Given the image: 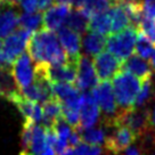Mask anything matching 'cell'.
I'll return each mask as SVG.
<instances>
[{
    "label": "cell",
    "mask_w": 155,
    "mask_h": 155,
    "mask_svg": "<svg viewBox=\"0 0 155 155\" xmlns=\"http://www.w3.org/2000/svg\"><path fill=\"white\" fill-rule=\"evenodd\" d=\"M62 155H75V154H74V150H72V148H68Z\"/></svg>",
    "instance_id": "cell-38"
},
{
    "label": "cell",
    "mask_w": 155,
    "mask_h": 155,
    "mask_svg": "<svg viewBox=\"0 0 155 155\" xmlns=\"http://www.w3.org/2000/svg\"><path fill=\"white\" fill-rule=\"evenodd\" d=\"M47 139H46V130L42 126H33L32 130V139H31V145H30L29 153L39 155L41 154L47 148Z\"/></svg>",
    "instance_id": "cell-24"
},
{
    "label": "cell",
    "mask_w": 155,
    "mask_h": 155,
    "mask_svg": "<svg viewBox=\"0 0 155 155\" xmlns=\"http://www.w3.org/2000/svg\"><path fill=\"white\" fill-rule=\"evenodd\" d=\"M108 13L111 15L112 19V34L120 33L123 30L130 26L129 16L121 4H119V2L114 4L110 8Z\"/></svg>",
    "instance_id": "cell-21"
},
{
    "label": "cell",
    "mask_w": 155,
    "mask_h": 155,
    "mask_svg": "<svg viewBox=\"0 0 155 155\" xmlns=\"http://www.w3.org/2000/svg\"><path fill=\"white\" fill-rule=\"evenodd\" d=\"M101 117V110L90 92H82L80 107V126L79 129H90ZM77 128V129H78Z\"/></svg>",
    "instance_id": "cell-13"
},
{
    "label": "cell",
    "mask_w": 155,
    "mask_h": 155,
    "mask_svg": "<svg viewBox=\"0 0 155 155\" xmlns=\"http://www.w3.org/2000/svg\"><path fill=\"white\" fill-rule=\"evenodd\" d=\"M88 30L95 33L102 34L104 37L112 34V19L108 10L105 13L92 15L90 17Z\"/></svg>",
    "instance_id": "cell-22"
},
{
    "label": "cell",
    "mask_w": 155,
    "mask_h": 155,
    "mask_svg": "<svg viewBox=\"0 0 155 155\" xmlns=\"http://www.w3.org/2000/svg\"><path fill=\"white\" fill-rule=\"evenodd\" d=\"M135 51H136V55L139 56V57H141L143 59L150 58L152 57V55H153L155 51L154 47H153V44H152L150 40L146 38L141 32L138 33V38H137V42H136Z\"/></svg>",
    "instance_id": "cell-26"
},
{
    "label": "cell",
    "mask_w": 155,
    "mask_h": 155,
    "mask_svg": "<svg viewBox=\"0 0 155 155\" xmlns=\"http://www.w3.org/2000/svg\"><path fill=\"white\" fill-rule=\"evenodd\" d=\"M145 152L146 148L141 144H132L123 150L121 155H145Z\"/></svg>",
    "instance_id": "cell-31"
},
{
    "label": "cell",
    "mask_w": 155,
    "mask_h": 155,
    "mask_svg": "<svg viewBox=\"0 0 155 155\" xmlns=\"http://www.w3.org/2000/svg\"><path fill=\"white\" fill-rule=\"evenodd\" d=\"M121 70L138 78L141 82H145L152 79V74H153V70L150 68V63H147L145 59H143L137 55H132L127 61H124L122 63Z\"/></svg>",
    "instance_id": "cell-16"
},
{
    "label": "cell",
    "mask_w": 155,
    "mask_h": 155,
    "mask_svg": "<svg viewBox=\"0 0 155 155\" xmlns=\"http://www.w3.org/2000/svg\"><path fill=\"white\" fill-rule=\"evenodd\" d=\"M143 17L155 19V0H143Z\"/></svg>",
    "instance_id": "cell-30"
},
{
    "label": "cell",
    "mask_w": 155,
    "mask_h": 155,
    "mask_svg": "<svg viewBox=\"0 0 155 155\" xmlns=\"http://www.w3.org/2000/svg\"><path fill=\"white\" fill-rule=\"evenodd\" d=\"M94 66L101 81H110L121 70L122 62L110 51H103L94 57Z\"/></svg>",
    "instance_id": "cell-10"
},
{
    "label": "cell",
    "mask_w": 155,
    "mask_h": 155,
    "mask_svg": "<svg viewBox=\"0 0 155 155\" xmlns=\"http://www.w3.org/2000/svg\"><path fill=\"white\" fill-rule=\"evenodd\" d=\"M56 2H58V4H66V5H72V4H74L77 0H55Z\"/></svg>",
    "instance_id": "cell-36"
},
{
    "label": "cell",
    "mask_w": 155,
    "mask_h": 155,
    "mask_svg": "<svg viewBox=\"0 0 155 155\" xmlns=\"http://www.w3.org/2000/svg\"><path fill=\"white\" fill-rule=\"evenodd\" d=\"M68 145L72 146V147H77L79 144H81V136L79 134V131L77 129H73L72 134L68 137Z\"/></svg>",
    "instance_id": "cell-33"
},
{
    "label": "cell",
    "mask_w": 155,
    "mask_h": 155,
    "mask_svg": "<svg viewBox=\"0 0 155 155\" xmlns=\"http://www.w3.org/2000/svg\"><path fill=\"white\" fill-rule=\"evenodd\" d=\"M71 10H72L71 5L66 4H57L51 6L44 14V29H47L49 31L61 29L63 24L66 23Z\"/></svg>",
    "instance_id": "cell-14"
},
{
    "label": "cell",
    "mask_w": 155,
    "mask_h": 155,
    "mask_svg": "<svg viewBox=\"0 0 155 155\" xmlns=\"http://www.w3.org/2000/svg\"><path fill=\"white\" fill-rule=\"evenodd\" d=\"M150 124H152V130H153V132H154L155 135V107L154 110H153V112L150 113Z\"/></svg>",
    "instance_id": "cell-35"
},
{
    "label": "cell",
    "mask_w": 155,
    "mask_h": 155,
    "mask_svg": "<svg viewBox=\"0 0 155 155\" xmlns=\"http://www.w3.org/2000/svg\"><path fill=\"white\" fill-rule=\"evenodd\" d=\"M28 54L34 65L61 66L70 62L65 50L59 45L57 35L54 31L40 29L31 35L28 44Z\"/></svg>",
    "instance_id": "cell-1"
},
{
    "label": "cell",
    "mask_w": 155,
    "mask_h": 155,
    "mask_svg": "<svg viewBox=\"0 0 155 155\" xmlns=\"http://www.w3.org/2000/svg\"><path fill=\"white\" fill-rule=\"evenodd\" d=\"M75 155H102L103 150L101 146L89 145L86 143H81L74 148Z\"/></svg>",
    "instance_id": "cell-29"
},
{
    "label": "cell",
    "mask_w": 155,
    "mask_h": 155,
    "mask_svg": "<svg viewBox=\"0 0 155 155\" xmlns=\"http://www.w3.org/2000/svg\"><path fill=\"white\" fill-rule=\"evenodd\" d=\"M12 74L19 91L33 83L35 79V68L32 65L29 54L23 53L15 59L12 65Z\"/></svg>",
    "instance_id": "cell-8"
},
{
    "label": "cell",
    "mask_w": 155,
    "mask_h": 155,
    "mask_svg": "<svg viewBox=\"0 0 155 155\" xmlns=\"http://www.w3.org/2000/svg\"><path fill=\"white\" fill-rule=\"evenodd\" d=\"M106 129H111V132L106 135L105 138V150L112 155L121 154L124 150L131 146L136 140V136L131 132L127 127L116 123L111 127H104Z\"/></svg>",
    "instance_id": "cell-7"
},
{
    "label": "cell",
    "mask_w": 155,
    "mask_h": 155,
    "mask_svg": "<svg viewBox=\"0 0 155 155\" xmlns=\"http://www.w3.org/2000/svg\"><path fill=\"white\" fill-rule=\"evenodd\" d=\"M77 130L81 136V140H83V143H86V144L101 146L105 143V138H106L105 131L106 130L104 127L90 128V129H79L78 128Z\"/></svg>",
    "instance_id": "cell-23"
},
{
    "label": "cell",
    "mask_w": 155,
    "mask_h": 155,
    "mask_svg": "<svg viewBox=\"0 0 155 155\" xmlns=\"http://www.w3.org/2000/svg\"><path fill=\"white\" fill-rule=\"evenodd\" d=\"M89 22H90V16L87 13H84L80 8L73 7L65 24L68 29L77 32L78 34H83L89 29Z\"/></svg>",
    "instance_id": "cell-20"
},
{
    "label": "cell",
    "mask_w": 155,
    "mask_h": 155,
    "mask_svg": "<svg viewBox=\"0 0 155 155\" xmlns=\"http://www.w3.org/2000/svg\"><path fill=\"white\" fill-rule=\"evenodd\" d=\"M21 95L24 97L25 99L34 103H46L56 97L54 94L51 83L49 82L47 79L41 77H35L33 83L28 88L23 89L21 91Z\"/></svg>",
    "instance_id": "cell-11"
},
{
    "label": "cell",
    "mask_w": 155,
    "mask_h": 155,
    "mask_svg": "<svg viewBox=\"0 0 155 155\" xmlns=\"http://www.w3.org/2000/svg\"><path fill=\"white\" fill-rule=\"evenodd\" d=\"M32 32L23 28H18L13 33L6 37L1 42V54H2V65L5 68H12L15 59L24 53L28 47Z\"/></svg>",
    "instance_id": "cell-6"
},
{
    "label": "cell",
    "mask_w": 155,
    "mask_h": 155,
    "mask_svg": "<svg viewBox=\"0 0 155 155\" xmlns=\"http://www.w3.org/2000/svg\"><path fill=\"white\" fill-rule=\"evenodd\" d=\"M19 16L16 6L0 4V40L14 32L19 24Z\"/></svg>",
    "instance_id": "cell-15"
},
{
    "label": "cell",
    "mask_w": 155,
    "mask_h": 155,
    "mask_svg": "<svg viewBox=\"0 0 155 155\" xmlns=\"http://www.w3.org/2000/svg\"><path fill=\"white\" fill-rule=\"evenodd\" d=\"M22 0H0V4H6V5H10V6H17L21 4Z\"/></svg>",
    "instance_id": "cell-34"
},
{
    "label": "cell",
    "mask_w": 155,
    "mask_h": 155,
    "mask_svg": "<svg viewBox=\"0 0 155 155\" xmlns=\"http://www.w3.org/2000/svg\"><path fill=\"white\" fill-rule=\"evenodd\" d=\"M92 97L104 114V127L114 126L119 111L111 81H101L92 89Z\"/></svg>",
    "instance_id": "cell-4"
},
{
    "label": "cell",
    "mask_w": 155,
    "mask_h": 155,
    "mask_svg": "<svg viewBox=\"0 0 155 155\" xmlns=\"http://www.w3.org/2000/svg\"><path fill=\"white\" fill-rule=\"evenodd\" d=\"M152 155H155V153H154V154H152Z\"/></svg>",
    "instance_id": "cell-40"
},
{
    "label": "cell",
    "mask_w": 155,
    "mask_h": 155,
    "mask_svg": "<svg viewBox=\"0 0 155 155\" xmlns=\"http://www.w3.org/2000/svg\"><path fill=\"white\" fill-rule=\"evenodd\" d=\"M21 6L25 13H37L39 6V0H22Z\"/></svg>",
    "instance_id": "cell-32"
},
{
    "label": "cell",
    "mask_w": 155,
    "mask_h": 155,
    "mask_svg": "<svg viewBox=\"0 0 155 155\" xmlns=\"http://www.w3.org/2000/svg\"><path fill=\"white\" fill-rule=\"evenodd\" d=\"M153 95V83H152V79L147 80L145 82L141 83V89L139 95L137 97L135 103V107H144L150 102V97Z\"/></svg>",
    "instance_id": "cell-27"
},
{
    "label": "cell",
    "mask_w": 155,
    "mask_h": 155,
    "mask_svg": "<svg viewBox=\"0 0 155 155\" xmlns=\"http://www.w3.org/2000/svg\"><path fill=\"white\" fill-rule=\"evenodd\" d=\"M57 38L61 45L65 49L70 62L77 63L79 57L81 56V47H82V39L81 35L77 32L68 29V26H62L57 30Z\"/></svg>",
    "instance_id": "cell-12"
},
{
    "label": "cell",
    "mask_w": 155,
    "mask_h": 155,
    "mask_svg": "<svg viewBox=\"0 0 155 155\" xmlns=\"http://www.w3.org/2000/svg\"><path fill=\"white\" fill-rule=\"evenodd\" d=\"M99 82V79L96 74L94 62L90 61L89 56L81 55L78 59V71L75 87L79 90L86 92L89 89H94Z\"/></svg>",
    "instance_id": "cell-9"
},
{
    "label": "cell",
    "mask_w": 155,
    "mask_h": 155,
    "mask_svg": "<svg viewBox=\"0 0 155 155\" xmlns=\"http://www.w3.org/2000/svg\"><path fill=\"white\" fill-rule=\"evenodd\" d=\"M150 68H152V70L155 71V51H154V54L152 55V57L150 58Z\"/></svg>",
    "instance_id": "cell-37"
},
{
    "label": "cell",
    "mask_w": 155,
    "mask_h": 155,
    "mask_svg": "<svg viewBox=\"0 0 155 155\" xmlns=\"http://www.w3.org/2000/svg\"><path fill=\"white\" fill-rule=\"evenodd\" d=\"M138 33L139 30L129 26L120 33L111 34L106 40V47L108 51L123 63L130 56H132L135 51Z\"/></svg>",
    "instance_id": "cell-5"
},
{
    "label": "cell",
    "mask_w": 155,
    "mask_h": 155,
    "mask_svg": "<svg viewBox=\"0 0 155 155\" xmlns=\"http://www.w3.org/2000/svg\"><path fill=\"white\" fill-rule=\"evenodd\" d=\"M10 68H0V97L12 102L21 91L16 86Z\"/></svg>",
    "instance_id": "cell-18"
},
{
    "label": "cell",
    "mask_w": 155,
    "mask_h": 155,
    "mask_svg": "<svg viewBox=\"0 0 155 155\" xmlns=\"http://www.w3.org/2000/svg\"><path fill=\"white\" fill-rule=\"evenodd\" d=\"M4 66L2 65V54H1V42H0V68Z\"/></svg>",
    "instance_id": "cell-39"
},
{
    "label": "cell",
    "mask_w": 155,
    "mask_h": 155,
    "mask_svg": "<svg viewBox=\"0 0 155 155\" xmlns=\"http://www.w3.org/2000/svg\"><path fill=\"white\" fill-rule=\"evenodd\" d=\"M107 39L102 34L87 31L82 39V48L87 56H97L106 47Z\"/></svg>",
    "instance_id": "cell-19"
},
{
    "label": "cell",
    "mask_w": 155,
    "mask_h": 155,
    "mask_svg": "<svg viewBox=\"0 0 155 155\" xmlns=\"http://www.w3.org/2000/svg\"><path fill=\"white\" fill-rule=\"evenodd\" d=\"M150 113L152 112L147 107H134L126 111H119L114 124L119 123L127 127L137 139H140L143 136L152 130Z\"/></svg>",
    "instance_id": "cell-3"
},
{
    "label": "cell",
    "mask_w": 155,
    "mask_h": 155,
    "mask_svg": "<svg viewBox=\"0 0 155 155\" xmlns=\"http://www.w3.org/2000/svg\"><path fill=\"white\" fill-rule=\"evenodd\" d=\"M115 101L120 111L135 107V103L141 89L140 81L129 72L120 70L112 81Z\"/></svg>",
    "instance_id": "cell-2"
},
{
    "label": "cell",
    "mask_w": 155,
    "mask_h": 155,
    "mask_svg": "<svg viewBox=\"0 0 155 155\" xmlns=\"http://www.w3.org/2000/svg\"><path fill=\"white\" fill-rule=\"evenodd\" d=\"M12 103L17 107L19 113L24 117L25 122L35 123V122H40L42 120V116H44L42 107L40 106L38 103L30 102L28 99H25L21 94L15 97L12 101Z\"/></svg>",
    "instance_id": "cell-17"
},
{
    "label": "cell",
    "mask_w": 155,
    "mask_h": 155,
    "mask_svg": "<svg viewBox=\"0 0 155 155\" xmlns=\"http://www.w3.org/2000/svg\"><path fill=\"white\" fill-rule=\"evenodd\" d=\"M139 32L145 35L153 45H155V19L143 17L139 24Z\"/></svg>",
    "instance_id": "cell-28"
},
{
    "label": "cell",
    "mask_w": 155,
    "mask_h": 155,
    "mask_svg": "<svg viewBox=\"0 0 155 155\" xmlns=\"http://www.w3.org/2000/svg\"><path fill=\"white\" fill-rule=\"evenodd\" d=\"M21 28L29 30L30 32H37L38 29L44 25V15L40 12L37 13H23L19 16Z\"/></svg>",
    "instance_id": "cell-25"
}]
</instances>
